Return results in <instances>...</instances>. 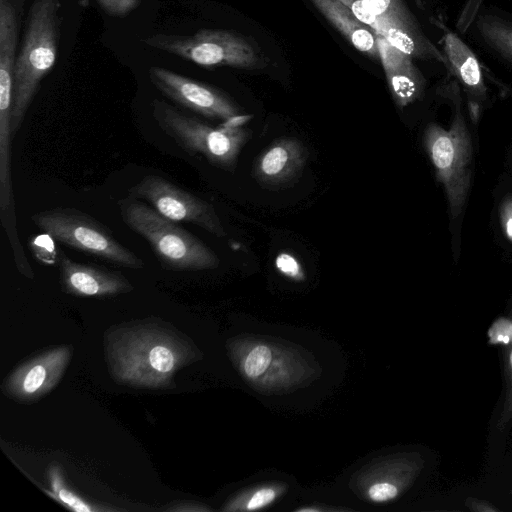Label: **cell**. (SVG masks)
I'll return each instance as SVG.
<instances>
[{
  "mask_svg": "<svg viewBox=\"0 0 512 512\" xmlns=\"http://www.w3.org/2000/svg\"><path fill=\"white\" fill-rule=\"evenodd\" d=\"M197 352L186 337L157 322L123 325L106 334L111 377L135 388L172 387L176 372L195 361Z\"/></svg>",
  "mask_w": 512,
  "mask_h": 512,
  "instance_id": "cell-1",
  "label": "cell"
},
{
  "mask_svg": "<svg viewBox=\"0 0 512 512\" xmlns=\"http://www.w3.org/2000/svg\"><path fill=\"white\" fill-rule=\"evenodd\" d=\"M61 0H33L17 55L11 129L23 124L42 80L55 66L60 38Z\"/></svg>",
  "mask_w": 512,
  "mask_h": 512,
  "instance_id": "cell-2",
  "label": "cell"
},
{
  "mask_svg": "<svg viewBox=\"0 0 512 512\" xmlns=\"http://www.w3.org/2000/svg\"><path fill=\"white\" fill-rule=\"evenodd\" d=\"M118 207L125 225L148 242L164 269L198 271L219 265L216 253L202 240L140 199L123 198Z\"/></svg>",
  "mask_w": 512,
  "mask_h": 512,
  "instance_id": "cell-3",
  "label": "cell"
},
{
  "mask_svg": "<svg viewBox=\"0 0 512 512\" xmlns=\"http://www.w3.org/2000/svg\"><path fill=\"white\" fill-rule=\"evenodd\" d=\"M142 42L207 69L227 66L259 70L268 65L255 41L229 30L201 29L193 35L159 33L145 37Z\"/></svg>",
  "mask_w": 512,
  "mask_h": 512,
  "instance_id": "cell-4",
  "label": "cell"
},
{
  "mask_svg": "<svg viewBox=\"0 0 512 512\" xmlns=\"http://www.w3.org/2000/svg\"><path fill=\"white\" fill-rule=\"evenodd\" d=\"M152 116L161 130L189 154L200 155L212 165L233 171L241 149L250 137L242 127L211 126L164 100L154 99Z\"/></svg>",
  "mask_w": 512,
  "mask_h": 512,
  "instance_id": "cell-5",
  "label": "cell"
},
{
  "mask_svg": "<svg viewBox=\"0 0 512 512\" xmlns=\"http://www.w3.org/2000/svg\"><path fill=\"white\" fill-rule=\"evenodd\" d=\"M32 222L53 240L120 267L139 270L143 260L119 242L111 230L75 208L57 207L35 213Z\"/></svg>",
  "mask_w": 512,
  "mask_h": 512,
  "instance_id": "cell-6",
  "label": "cell"
},
{
  "mask_svg": "<svg viewBox=\"0 0 512 512\" xmlns=\"http://www.w3.org/2000/svg\"><path fill=\"white\" fill-rule=\"evenodd\" d=\"M423 143L436 178L444 186L450 216L455 219L466 204L473 167V146L462 115L454 117L449 129L428 125Z\"/></svg>",
  "mask_w": 512,
  "mask_h": 512,
  "instance_id": "cell-7",
  "label": "cell"
},
{
  "mask_svg": "<svg viewBox=\"0 0 512 512\" xmlns=\"http://www.w3.org/2000/svg\"><path fill=\"white\" fill-rule=\"evenodd\" d=\"M132 197L143 199L159 214L173 222H185L224 237L225 229L214 207L207 201L158 175H147L129 190Z\"/></svg>",
  "mask_w": 512,
  "mask_h": 512,
  "instance_id": "cell-8",
  "label": "cell"
},
{
  "mask_svg": "<svg viewBox=\"0 0 512 512\" xmlns=\"http://www.w3.org/2000/svg\"><path fill=\"white\" fill-rule=\"evenodd\" d=\"M148 76L164 96L200 115L224 122L241 115L227 95L206 83L159 66L150 67Z\"/></svg>",
  "mask_w": 512,
  "mask_h": 512,
  "instance_id": "cell-9",
  "label": "cell"
},
{
  "mask_svg": "<svg viewBox=\"0 0 512 512\" xmlns=\"http://www.w3.org/2000/svg\"><path fill=\"white\" fill-rule=\"evenodd\" d=\"M72 347L49 349L16 367L4 380V393L15 401L31 403L49 393L70 362Z\"/></svg>",
  "mask_w": 512,
  "mask_h": 512,
  "instance_id": "cell-10",
  "label": "cell"
},
{
  "mask_svg": "<svg viewBox=\"0 0 512 512\" xmlns=\"http://www.w3.org/2000/svg\"><path fill=\"white\" fill-rule=\"evenodd\" d=\"M57 264L61 287L67 294L105 298L133 290L132 283L121 272L73 261L60 250Z\"/></svg>",
  "mask_w": 512,
  "mask_h": 512,
  "instance_id": "cell-11",
  "label": "cell"
},
{
  "mask_svg": "<svg viewBox=\"0 0 512 512\" xmlns=\"http://www.w3.org/2000/svg\"><path fill=\"white\" fill-rule=\"evenodd\" d=\"M368 9L388 26L389 42L409 56L437 57L439 53L416 29L401 0H362Z\"/></svg>",
  "mask_w": 512,
  "mask_h": 512,
  "instance_id": "cell-12",
  "label": "cell"
},
{
  "mask_svg": "<svg viewBox=\"0 0 512 512\" xmlns=\"http://www.w3.org/2000/svg\"><path fill=\"white\" fill-rule=\"evenodd\" d=\"M376 40L389 90L397 106L403 108L421 96L423 79L413 65L411 56L380 35H376Z\"/></svg>",
  "mask_w": 512,
  "mask_h": 512,
  "instance_id": "cell-13",
  "label": "cell"
},
{
  "mask_svg": "<svg viewBox=\"0 0 512 512\" xmlns=\"http://www.w3.org/2000/svg\"><path fill=\"white\" fill-rule=\"evenodd\" d=\"M306 156L304 146L297 139H281L258 157L255 176L270 185L284 183L301 171Z\"/></svg>",
  "mask_w": 512,
  "mask_h": 512,
  "instance_id": "cell-14",
  "label": "cell"
},
{
  "mask_svg": "<svg viewBox=\"0 0 512 512\" xmlns=\"http://www.w3.org/2000/svg\"><path fill=\"white\" fill-rule=\"evenodd\" d=\"M310 1L354 48L373 59L379 58L375 33L360 22L345 4L339 0Z\"/></svg>",
  "mask_w": 512,
  "mask_h": 512,
  "instance_id": "cell-15",
  "label": "cell"
},
{
  "mask_svg": "<svg viewBox=\"0 0 512 512\" xmlns=\"http://www.w3.org/2000/svg\"><path fill=\"white\" fill-rule=\"evenodd\" d=\"M444 51L469 98L472 101H484L486 86L475 54L456 34L450 31L446 32L444 36Z\"/></svg>",
  "mask_w": 512,
  "mask_h": 512,
  "instance_id": "cell-16",
  "label": "cell"
},
{
  "mask_svg": "<svg viewBox=\"0 0 512 512\" xmlns=\"http://www.w3.org/2000/svg\"><path fill=\"white\" fill-rule=\"evenodd\" d=\"M491 343L504 344L508 347L507 376L508 392L498 424L504 426L512 418V317L497 319L488 331Z\"/></svg>",
  "mask_w": 512,
  "mask_h": 512,
  "instance_id": "cell-17",
  "label": "cell"
},
{
  "mask_svg": "<svg viewBox=\"0 0 512 512\" xmlns=\"http://www.w3.org/2000/svg\"><path fill=\"white\" fill-rule=\"evenodd\" d=\"M49 490L46 493L68 509L79 512L110 511L111 508L98 507L82 499L66 486L62 472L58 466L52 465L48 471Z\"/></svg>",
  "mask_w": 512,
  "mask_h": 512,
  "instance_id": "cell-18",
  "label": "cell"
},
{
  "mask_svg": "<svg viewBox=\"0 0 512 512\" xmlns=\"http://www.w3.org/2000/svg\"><path fill=\"white\" fill-rule=\"evenodd\" d=\"M483 39L512 62V26L496 17L483 15L477 21Z\"/></svg>",
  "mask_w": 512,
  "mask_h": 512,
  "instance_id": "cell-19",
  "label": "cell"
},
{
  "mask_svg": "<svg viewBox=\"0 0 512 512\" xmlns=\"http://www.w3.org/2000/svg\"><path fill=\"white\" fill-rule=\"evenodd\" d=\"M272 352L266 345H257L246 356L243 370L246 376L257 378L262 375L271 363Z\"/></svg>",
  "mask_w": 512,
  "mask_h": 512,
  "instance_id": "cell-20",
  "label": "cell"
},
{
  "mask_svg": "<svg viewBox=\"0 0 512 512\" xmlns=\"http://www.w3.org/2000/svg\"><path fill=\"white\" fill-rule=\"evenodd\" d=\"M275 267L282 275L292 280L302 281L305 278L301 263L289 252L283 251L276 256Z\"/></svg>",
  "mask_w": 512,
  "mask_h": 512,
  "instance_id": "cell-21",
  "label": "cell"
},
{
  "mask_svg": "<svg viewBox=\"0 0 512 512\" xmlns=\"http://www.w3.org/2000/svg\"><path fill=\"white\" fill-rule=\"evenodd\" d=\"M109 16L123 18L138 8L141 0H95Z\"/></svg>",
  "mask_w": 512,
  "mask_h": 512,
  "instance_id": "cell-22",
  "label": "cell"
},
{
  "mask_svg": "<svg viewBox=\"0 0 512 512\" xmlns=\"http://www.w3.org/2000/svg\"><path fill=\"white\" fill-rule=\"evenodd\" d=\"M368 494L373 501L384 502L395 498L398 488L389 482H379L370 487Z\"/></svg>",
  "mask_w": 512,
  "mask_h": 512,
  "instance_id": "cell-23",
  "label": "cell"
},
{
  "mask_svg": "<svg viewBox=\"0 0 512 512\" xmlns=\"http://www.w3.org/2000/svg\"><path fill=\"white\" fill-rule=\"evenodd\" d=\"M276 492L272 488H261L255 491L246 503V510L261 509L274 501Z\"/></svg>",
  "mask_w": 512,
  "mask_h": 512,
  "instance_id": "cell-24",
  "label": "cell"
},
{
  "mask_svg": "<svg viewBox=\"0 0 512 512\" xmlns=\"http://www.w3.org/2000/svg\"><path fill=\"white\" fill-rule=\"evenodd\" d=\"M501 224L506 237L512 241V198H508L501 207Z\"/></svg>",
  "mask_w": 512,
  "mask_h": 512,
  "instance_id": "cell-25",
  "label": "cell"
},
{
  "mask_svg": "<svg viewBox=\"0 0 512 512\" xmlns=\"http://www.w3.org/2000/svg\"><path fill=\"white\" fill-rule=\"evenodd\" d=\"M466 506L469 507L470 510L484 512V511H497L498 509L492 506L490 503L477 499H468L466 502Z\"/></svg>",
  "mask_w": 512,
  "mask_h": 512,
  "instance_id": "cell-26",
  "label": "cell"
}]
</instances>
